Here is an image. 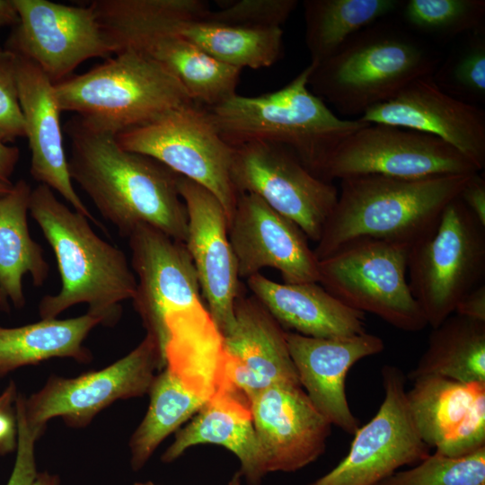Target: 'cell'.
Returning a JSON list of instances; mask_svg holds the SVG:
<instances>
[{
    "label": "cell",
    "instance_id": "6da1fadb",
    "mask_svg": "<svg viewBox=\"0 0 485 485\" xmlns=\"http://www.w3.org/2000/svg\"><path fill=\"white\" fill-rule=\"evenodd\" d=\"M65 131L70 139L72 181L120 235L128 237L137 225H148L185 243L188 215L177 173L149 156L121 148L114 134L76 115Z\"/></svg>",
    "mask_w": 485,
    "mask_h": 485
},
{
    "label": "cell",
    "instance_id": "7a4b0ae2",
    "mask_svg": "<svg viewBox=\"0 0 485 485\" xmlns=\"http://www.w3.org/2000/svg\"><path fill=\"white\" fill-rule=\"evenodd\" d=\"M471 176L406 180L362 175L340 180L337 203L313 249L316 258L322 260L361 240L413 246L436 230L443 211Z\"/></svg>",
    "mask_w": 485,
    "mask_h": 485
},
{
    "label": "cell",
    "instance_id": "3957f363",
    "mask_svg": "<svg viewBox=\"0 0 485 485\" xmlns=\"http://www.w3.org/2000/svg\"><path fill=\"white\" fill-rule=\"evenodd\" d=\"M29 213L55 254L61 288L43 296L41 319H54L66 309L86 304L88 313L112 326L120 318L121 302L132 299L137 278L125 253L101 239L89 219L59 201L54 191L39 184L31 190Z\"/></svg>",
    "mask_w": 485,
    "mask_h": 485
},
{
    "label": "cell",
    "instance_id": "277c9868",
    "mask_svg": "<svg viewBox=\"0 0 485 485\" xmlns=\"http://www.w3.org/2000/svg\"><path fill=\"white\" fill-rule=\"evenodd\" d=\"M313 67L310 63L275 92L251 97L236 93L207 108L222 138L232 147L249 142L282 146L320 178L334 149L366 123L338 117L312 93Z\"/></svg>",
    "mask_w": 485,
    "mask_h": 485
},
{
    "label": "cell",
    "instance_id": "5b68a950",
    "mask_svg": "<svg viewBox=\"0 0 485 485\" xmlns=\"http://www.w3.org/2000/svg\"><path fill=\"white\" fill-rule=\"evenodd\" d=\"M94 12L113 56L132 50L154 59L207 108L236 94L242 70L209 57L172 28L177 20L193 18L191 0H101Z\"/></svg>",
    "mask_w": 485,
    "mask_h": 485
},
{
    "label": "cell",
    "instance_id": "8992f818",
    "mask_svg": "<svg viewBox=\"0 0 485 485\" xmlns=\"http://www.w3.org/2000/svg\"><path fill=\"white\" fill-rule=\"evenodd\" d=\"M437 63L436 57L414 36L375 22L329 58L313 63L308 86L338 112L359 118L413 81L433 75Z\"/></svg>",
    "mask_w": 485,
    "mask_h": 485
},
{
    "label": "cell",
    "instance_id": "52a82bcc",
    "mask_svg": "<svg viewBox=\"0 0 485 485\" xmlns=\"http://www.w3.org/2000/svg\"><path fill=\"white\" fill-rule=\"evenodd\" d=\"M54 91L61 112L115 136L194 101L166 67L132 50L54 84Z\"/></svg>",
    "mask_w": 485,
    "mask_h": 485
},
{
    "label": "cell",
    "instance_id": "ba28073f",
    "mask_svg": "<svg viewBox=\"0 0 485 485\" xmlns=\"http://www.w3.org/2000/svg\"><path fill=\"white\" fill-rule=\"evenodd\" d=\"M407 271L411 294L432 329L484 283L485 225L459 196L445 208L436 230L410 247Z\"/></svg>",
    "mask_w": 485,
    "mask_h": 485
},
{
    "label": "cell",
    "instance_id": "9c48e42d",
    "mask_svg": "<svg viewBox=\"0 0 485 485\" xmlns=\"http://www.w3.org/2000/svg\"><path fill=\"white\" fill-rule=\"evenodd\" d=\"M119 146L149 156L209 190L228 223L239 197L231 178L234 147L220 136L208 109L195 101L116 136Z\"/></svg>",
    "mask_w": 485,
    "mask_h": 485
},
{
    "label": "cell",
    "instance_id": "30bf717a",
    "mask_svg": "<svg viewBox=\"0 0 485 485\" xmlns=\"http://www.w3.org/2000/svg\"><path fill=\"white\" fill-rule=\"evenodd\" d=\"M410 246L361 240L319 260V284L344 304L405 331L428 322L407 281Z\"/></svg>",
    "mask_w": 485,
    "mask_h": 485
},
{
    "label": "cell",
    "instance_id": "8fae6325",
    "mask_svg": "<svg viewBox=\"0 0 485 485\" xmlns=\"http://www.w3.org/2000/svg\"><path fill=\"white\" fill-rule=\"evenodd\" d=\"M164 366L157 340L146 334L139 345L109 366L75 378L51 375L45 385L22 404L27 424L43 433L57 417L73 428L87 426L94 416L117 400L148 393L155 371Z\"/></svg>",
    "mask_w": 485,
    "mask_h": 485
},
{
    "label": "cell",
    "instance_id": "7c38bea8",
    "mask_svg": "<svg viewBox=\"0 0 485 485\" xmlns=\"http://www.w3.org/2000/svg\"><path fill=\"white\" fill-rule=\"evenodd\" d=\"M477 168L439 138L385 124H368L334 149L320 178L331 181L362 175L415 180L472 175Z\"/></svg>",
    "mask_w": 485,
    "mask_h": 485
},
{
    "label": "cell",
    "instance_id": "4fadbf2b",
    "mask_svg": "<svg viewBox=\"0 0 485 485\" xmlns=\"http://www.w3.org/2000/svg\"><path fill=\"white\" fill-rule=\"evenodd\" d=\"M231 178L239 195L258 196L315 242L339 195L331 181L314 175L289 149L265 142L234 147Z\"/></svg>",
    "mask_w": 485,
    "mask_h": 485
},
{
    "label": "cell",
    "instance_id": "5bb4252c",
    "mask_svg": "<svg viewBox=\"0 0 485 485\" xmlns=\"http://www.w3.org/2000/svg\"><path fill=\"white\" fill-rule=\"evenodd\" d=\"M384 398L376 414L358 428L347 455L308 485H377L404 465L414 466L430 454L409 407L407 377L397 366L381 369Z\"/></svg>",
    "mask_w": 485,
    "mask_h": 485
},
{
    "label": "cell",
    "instance_id": "9a60e30c",
    "mask_svg": "<svg viewBox=\"0 0 485 485\" xmlns=\"http://www.w3.org/2000/svg\"><path fill=\"white\" fill-rule=\"evenodd\" d=\"M20 21L6 49L34 62L54 84L90 58H109L111 47L92 7L48 0H13Z\"/></svg>",
    "mask_w": 485,
    "mask_h": 485
},
{
    "label": "cell",
    "instance_id": "2e32d148",
    "mask_svg": "<svg viewBox=\"0 0 485 485\" xmlns=\"http://www.w3.org/2000/svg\"><path fill=\"white\" fill-rule=\"evenodd\" d=\"M137 287L132 304L146 334L167 340L165 318L200 302L198 274L184 242L148 225H138L128 236ZM164 357V355H163Z\"/></svg>",
    "mask_w": 485,
    "mask_h": 485
},
{
    "label": "cell",
    "instance_id": "e0dca14e",
    "mask_svg": "<svg viewBox=\"0 0 485 485\" xmlns=\"http://www.w3.org/2000/svg\"><path fill=\"white\" fill-rule=\"evenodd\" d=\"M177 186L188 215L185 245L207 310L221 334H225L234 325V303L242 291L228 218L219 200L206 188L180 175Z\"/></svg>",
    "mask_w": 485,
    "mask_h": 485
},
{
    "label": "cell",
    "instance_id": "ac0fdd59",
    "mask_svg": "<svg viewBox=\"0 0 485 485\" xmlns=\"http://www.w3.org/2000/svg\"><path fill=\"white\" fill-rule=\"evenodd\" d=\"M228 229L240 278L269 267L286 284L319 282V260L306 235L258 196L239 195Z\"/></svg>",
    "mask_w": 485,
    "mask_h": 485
},
{
    "label": "cell",
    "instance_id": "d6986e66",
    "mask_svg": "<svg viewBox=\"0 0 485 485\" xmlns=\"http://www.w3.org/2000/svg\"><path fill=\"white\" fill-rule=\"evenodd\" d=\"M357 119L431 135L462 154L479 172L485 167L484 110L444 92L432 75L413 81Z\"/></svg>",
    "mask_w": 485,
    "mask_h": 485
},
{
    "label": "cell",
    "instance_id": "ffe728a7",
    "mask_svg": "<svg viewBox=\"0 0 485 485\" xmlns=\"http://www.w3.org/2000/svg\"><path fill=\"white\" fill-rule=\"evenodd\" d=\"M249 403L268 474L299 471L325 452L331 425L301 385L269 386Z\"/></svg>",
    "mask_w": 485,
    "mask_h": 485
},
{
    "label": "cell",
    "instance_id": "44dd1931",
    "mask_svg": "<svg viewBox=\"0 0 485 485\" xmlns=\"http://www.w3.org/2000/svg\"><path fill=\"white\" fill-rule=\"evenodd\" d=\"M234 322L223 337V372L248 401L275 384L301 385L290 357L286 331L253 295L242 291L234 307Z\"/></svg>",
    "mask_w": 485,
    "mask_h": 485
},
{
    "label": "cell",
    "instance_id": "7402d4cb",
    "mask_svg": "<svg viewBox=\"0 0 485 485\" xmlns=\"http://www.w3.org/2000/svg\"><path fill=\"white\" fill-rule=\"evenodd\" d=\"M407 400L417 430L429 447L461 457L485 446V383L441 376L412 382Z\"/></svg>",
    "mask_w": 485,
    "mask_h": 485
},
{
    "label": "cell",
    "instance_id": "603a6c76",
    "mask_svg": "<svg viewBox=\"0 0 485 485\" xmlns=\"http://www.w3.org/2000/svg\"><path fill=\"white\" fill-rule=\"evenodd\" d=\"M286 340L298 379L317 410L344 432L359 428L346 394V378L359 360L381 353L383 340L374 334L313 338L286 331Z\"/></svg>",
    "mask_w": 485,
    "mask_h": 485
},
{
    "label": "cell",
    "instance_id": "cb8c5ba5",
    "mask_svg": "<svg viewBox=\"0 0 485 485\" xmlns=\"http://www.w3.org/2000/svg\"><path fill=\"white\" fill-rule=\"evenodd\" d=\"M16 57L19 100L31 151V175L39 184L57 192L75 211L101 226L73 186L54 84L34 62L19 55Z\"/></svg>",
    "mask_w": 485,
    "mask_h": 485
},
{
    "label": "cell",
    "instance_id": "d4e9b609",
    "mask_svg": "<svg viewBox=\"0 0 485 485\" xmlns=\"http://www.w3.org/2000/svg\"><path fill=\"white\" fill-rule=\"evenodd\" d=\"M204 444L221 445L232 452L240 463L238 476L248 485H260L268 475L249 401L225 375L208 401L175 433L161 460L172 463L190 447Z\"/></svg>",
    "mask_w": 485,
    "mask_h": 485
},
{
    "label": "cell",
    "instance_id": "484cf974",
    "mask_svg": "<svg viewBox=\"0 0 485 485\" xmlns=\"http://www.w3.org/2000/svg\"><path fill=\"white\" fill-rule=\"evenodd\" d=\"M247 285L286 331L313 338H341L366 331L364 313L344 304L317 282L280 284L257 273Z\"/></svg>",
    "mask_w": 485,
    "mask_h": 485
},
{
    "label": "cell",
    "instance_id": "4316f807",
    "mask_svg": "<svg viewBox=\"0 0 485 485\" xmlns=\"http://www.w3.org/2000/svg\"><path fill=\"white\" fill-rule=\"evenodd\" d=\"M31 188L19 180L0 197V309L10 304L22 308L26 298L22 278L30 275L35 287H42L48 278L49 265L41 246L29 232L28 213Z\"/></svg>",
    "mask_w": 485,
    "mask_h": 485
},
{
    "label": "cell",
    "instance_id": "83f0119b",
    "mask_svg": "<svg viewBox=\"0 0 485 485\" xmlns=\"http://www.w3.org/2000/svg\"><path fill=\"white\" fill-rule=\"evenodd\" d=\"M98 324H102V320L87 312L75 318L41 319L20 327L0 325V378L52 357L90 362L92 353L83 343Z\"/></svg>",
    "mask_w": 485,
    "mask_h": 485
},
{
    "label": "cell",
    "instance_id": "f1b7e54d",
    "mask_svg": "<svg viewBox=\"0 0 485 485\" xmlns=\"http://www.w3.org/2000/svg\"><path fill=\"white\" fill-rule=\"evenodd\" d=\"M148 410L129 440L130 465L141 470L159 445L194 416L212 397L200 384L165 366L155 375Z\"/></svg>",
    "mask_w": 485,
    "mask_h": 485
},
{
    "label": "cell",
    "instance_id": "f546056e",
    "mask_svg": "<svg viewBox=\"0 0 485 485\" xmlns=\"http://www.w3.org/2000/svg\"><path fill=\"white\" fill-rule=\"evenodd\" d=\"M425 376L485 383V322L454 313L433 328L425 352L406 377L413 382Z\"/></svg>",
    "mask_w": 485,
    "mask_h": 485
},
{
    "label": "cell",
    "instance_id": "4dcf8cb0",
    "mask_svg": "<svg viewBox=\"0 0 485 485\" xmlns=\"http://www.w3.org/2000/svg\"><path fill=\"white\" fill-rule=\"evenodd\" d=\"M173 30L214 59L242 70L276 63L283 53V30L244 28L181 19Z\"/></svg>",
    "mask_w": 485,
    "mask_h": 485
},
{
    "label": "cell",
    "instance_id": "1f68e13d",
    "mask_svg": "<svg viewBox=\"0 0 485 485\" xmlns=\"http://www.w3.org/2000/svg\"><path fill=\"white\" fill-rule=\"evenodd\" d=\"M397 0H305V44L311 63L336 53L351 37L401 7Z\"/></svg>",
    "mask_w": 485,
    "mask_h": 485
},
{
    "label": "cell",
    "instance_id": "d6a6232c",
    "mask_svg": "<svg viewBox=\"0 0 485 485\" xmlns=\"http://www.w3.org/2000/svg\"><path fill=\"white\" fill-rule=\"evenodd\" d=\"M401 7L404 21L411 29L440 39L484 27L483 0H409Z\"/></svg>",
    "mask_w": 485,
    "mask_h": 485
},
{
    "label": "cell",
    "instance_id": "836d02e7",
    "mask_svg": "<svg viewBox=\"0 0 485 485\" xmlns=\"http://www.w3.org/2000/svg\"><path fill=\"white\" fill-rule=\"evenodd\" d=\"M467 40L436 72V85L451 96L476 104L485 100L484 27L469 32Z\"/></svg>",
    "mask_w": 485,
    "mask_h": 485
},
{
    "label": "cell",
    "instance_id": "e575fe53",
    "mask_svg": "<svg viewBox=\"0 0 485 485\" xmlns=\"http://www.w3.org/2000/svg\"><path fill=\"white\" fill-rule=\"evenodd\" d=\"M377 485H485V446L461 457L435 451L418 464L395 472Z\"/></svg>",
    "mask_w": 485,
    "mask_h": 485
},
{
    "label": "cell",
    "instance_id": "d590c367",
    "mask_svg": "<svg viewBox=\"0 0 485 485\" xmlns=\"http://www.w3.org/2000/svg\"><path fill=\"white\" fill-rule=\"evenodd\" d=\"M297 4L296 0L227 1L220 9L209 10L201 21L244 28H281Z\"/></svg>",
    "mask_w": 485,
    "mask_h": 485
},
{
    "label": "cell",
    "instance_id": "8d00e7d4",
    "mask_svg": "<svg viewBox=\"0 0 485 485\" xmlns=\"http://www.w3.org/2000/svg\"><path fill=\"white\" fill-rule=\"evenodd\" d=\"M16 55L0 48V136L4 142L25 137L16 77Z\"/></svg>",
    "mask_w": 485,
    "mask_h": 485
},
{
    "label": "cell",
    "instance_id": "74e56055",
    "mask_svg": "<svg viewBox=\"0 0 485 485\" xmlns=\"http://www.w3.org/2000/svg\"><path fill=\"white\" fill-rule=\"evenodd\" d=\"M17 421L16 457L6 485H32L38 472L35 460V442L42 433L31 428L25 419L22 394L15 401Z\"/></svg>",
    "mask_w": 485,
    "mask_h": 485
},
{
    "label": "cell",
    "instance_id": "f35d334b",
    "mask_svg": "<svg viewBox=\"0 0 485 485\" xmlns=\"http://www.w3.org/2000/svg\"><path fill=\"white\" fill-rule=\"evenodd\" d=\"M18 392L11 381L0 395V455L11 453L16 447L17 421L15 401Z\"/></svg>",
    "mask_w": 485,
    "mask_h": 485
},
{
    "label": "cell",
    "instance_id": "ab89813d",
    "mask_svg": "<svg viewBox=\"0 0 485 485\" xmlns=\"http://www.w3.org/2000/svg\"><path fill=\"white\" fill-rule=\"evenodd\" d=\"M459 198L475 216V217L485 225V179L479 172L472 175L461 191Z\"/></svg>",
    "mask_w": 485,
    "mask_h": 485
},
{
    "label": "cell",
    "instance_id": "60d3db41",
    "mask_svg": "<svg viewBox=\"0 0 485 485\" xmlns=\"http://www.w3.org/2000/svg\"><path fill=\"white\" fill-rule=\"evenodd\" d=\"M454 313L485 322V283L479 285L465 295L457 304Z\"/></svg>",
    "mask_w": 485,
    "mask_h": 485
},
{
    "label": "cell",
    "instance_id": "b9f144b4",
    "mask_svg": "<svg viewBox=\"0 0 485 485\" xmlns=\"http://www.w3.org/2000/svg\"><path fill=\"white\" fill-rule=\"evenodd\" d=\"M19 158V148L7 146L0 136V179L11 181Z\"/></svg>",
    "mask_w": 485,
    "mask_h": 485
},
{
    "label": "cell",
    "instance_id": "7bdbcfd3",
    "mask_svg": "<svg viewBox=\"0 0 485 485\" xmlns=\"http://www.w3.org/2000/svg\"><path fill=\"white\" fill-rule=\"evenodd\" d=\"M20 17L13 0H0V28L17 25Z\"/></svg>",
    "mask_w": 485,
    "mask_h": 485
},
{
    "label": "cell",
    "instance_id": "ee69618b",
    "mask_svg": "<svg viewBox=\"0 0 485 485\" xmlns=\"http://www.w3.org/2000/svg\"><path fill=\"white\" fill-rule=\"evenodd\" d=\"M32 485H60V479L48 472H38Z\"/></svg>",
    "mask_w": 485,
    "mask_h": 485
},
{
    "label": "cell",
    "instance_id": "f6af8a7d",
    "mask_svg": "<svg viewBox=\"0 0 485 485\" xmlns=\"http://www.w3.org/2000/svg\"><path fill=\"white\" fill-rule=\"evenodd\" d=\"M13 183L0 179V197L8 193L13 189Z\"/></svg>",
    "mask_w": 485,
    "mask_h": 485
},
{
    "label": "cell",
    "instance_id": "bcb514c9",
    "mask_svg": "<svg viewBox=\"0 0 485 485\" xmlns=\"http://www.w3.org/2000/svg\"><path fill=\"white\" fill-rule=\"evenodd\" d=\"M239 482V477L236 476L235 481H234L231 485H238ZM133 485H157L152 481H146V482H136Z\"/></svg>",
    "mask_w": 485,
    "mask_h": 485
}]
</instances>
